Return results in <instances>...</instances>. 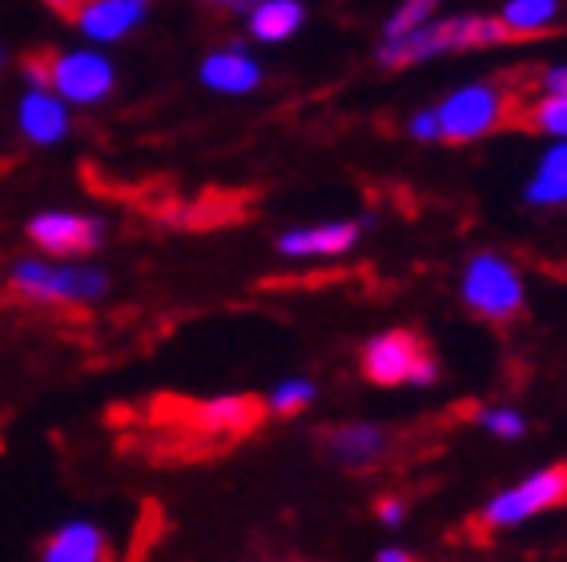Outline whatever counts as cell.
I'll list each match as a JSON object with an SVG mask.
<instances>
[{
    "label": "cell",
    "mask_w": 567,
    "mask_h": 562,
    "mask_svg": "<svg viewBox=\"0 0 567 562\" xmlns=\"http://www.w3.org/2000/svg\"><path fill=\"white\" fill-rule=\"evenodd\" d=\"M258 422H262V402L250 398V394H226V398L189 406L182 426H189L194 434H206V438H241Z\"/></svg>",
    "instance_id": "cell-9"
},
{
    "label": "cell",
    "mask_w": 567,
    "mask_h": 562,
    "mask_svg": "<svg viewBox=\"0 0 567 562\" xmlns=\"http://www.w3.org/2000/svg\"><path fill=\"white\" fill-rule=\"evenodd\" d=\"M44 4H49V9H56V12H61V17H69V21H73L76 0H44Z\"/></svg>",
    "instance_id": "cell-27"
},
{
    "label": "cell",
    "mask_w": 567,
    "mask_h": 562,
    "mask_svg": "<svg viewBox=\"0 0 567 562\" xmlns=\"http://www.w3.org/2000/svg\"><path fill=\"white\" fill-rule=\"evenodd\" d=\"M21 129H24V137L41 140V145L61 140L69 129L65 101L56 97L53 89H33V93L21 101Z\"/></svg>",
    "instance_id": "cell-13"
},
{
    "label": "cell",
    "mask_w": 567,
    "mask_h": 562,
    "mask_svg": "<svg viewBox=\"0 0 567 562\" xmlns=\"http://www.w3.org/2000/svg\"><path fill=\"white\" fill-rule=\"evenodd\" d=\"M29 238L49 258H85L105 241V226L85 214H41L29 221Z\"/></svg>",
    "instance_id": "cell-8"
},
{
    "label": "cell",
    "mask_w": 567,
    "mask_h": 562,
    "mask_svg": "<svg viewBox=\"0 0 567 562\" xmlns=\"http://www.w3.org/2000/svg\"><path fill=\"white\" fill-rule=\"evenodd\" d=\"M202 81H206L209 89H218V93H250V89H258V81H262V69L241 53V44H234L226 53L206 56Z\"/></svg>",
    "instance_id": "cell-15"
},
{
    "label": "cell",
    "mask_w": 567,
    "mask_h": 562,
    "mask_svg": "<svg viewBox=\"0 0 567 562\" xmlns=\"http://www.w3.org/2000/svg\"><path fill=\"white\" fill-rule=\"evenodd\" d=\"M435 9H439V0H403L399 12H394L391 21H386V29H382V41H386V37H403V33H411V29H419V24H426Z\"/></svg>",
    "instance_id": "cell-21"
},
{
    "label": "cell",
    "mask_w": 567,
    "mask_h": 562,
    "mask_svg": "<svg viewBox=\"0 0 567 562\" xmlns=\"http://www.w3.org/2000/svg\"><path fill=\"white\" fill-rule=\"evenodd\" d=\"M306 21V9L298 0H258L250 9V33L258 41H286L295 37Z\"/></svg>",
    "instance_id": "cell-17"
},
{
    "label": "cell",
    "mask_w": 567,
    "mask_h": 562,
    "mask_svg": "<svg viewBox=\"0 0 567 562\" xmlns=\"http://www.w3.org/2000/svg\"><path fill=\"white\" fill-rule=\"evenodd\" d=\"M354 241H359L354 221H330V226H306L282 233L278 253H286V258H339Z\"/></svg>",
    "instance_id": "cell-11"
},
{
    "label": "cell",
    "mask_w": 567,
    "mask_h": 562,
    "mask_svg": "<svg viewBox=\"0 0 567 562\" xmlns=\"http://www.w3.org/2000/svg\"><path fill=\"white\" fill-rule=\"evenodd\" d=\"M411 137L435 140L439 137V117H435V113H415V117H411Z\"/></svg>",
    "instance_id": "cell-23"
},
{
    "label": "cell",
    "mask_w": 567,
    "mask_h": 562,
    "mask_svg": "<svg viewBox=\"0 0 567 562\" xmlns=\"http://www.w3.org/2000/svg\"><path fill=\"white\" fill-rule=\"evenodd\" d=\"M515 33L495 17H447V21H426L403 37H386L379 49V61L386 69L419 65L426 56L458 53V49H487V44H507Z\"/></svg>",
    "instance_id": "cell-1"
},
{
    "label": "cell",
    "mask_w": 567,
    "mask_h": 562,
    "mask_svg": "<svg viewBox=\"0 0 567 562\" xmlns=\"http://www.w3.org/2000/svg\"><path fill=\"white\" fill-rule=\"evenodd\" d=\"M435 117H439V137L480 140L503 125V117H507V97H503L495 85L455 89V93L435 108Z\"/></svg>",
    "instance_id": "cell-6"
},
{
    "label": "cell",
    "mask_w": 567,
    "mask_h": 562,
    "mask_svg": "<svg viewBox=\"0 0 567 562\" xmlns=\"http://www.w3.org/2000/svg\"><path fill=\"white\" fill-rule=\"evenodd\" d=\"M556 17H559V0H507L499 21L515 37H532V33H544Z\"/></svg>",
    "instance_id": "cell-18"
},
{
    "label": "cell",
    "mask_w": 567,
    "mask_h": 562,
    "mask_svg": "<svg viewBox=\"0 0 567 562\" xmlns=\"http://www.w3.org/2000/svg\"><path fill=\"white\" fill-rule=\"evenodd\" d=\"M44 562H101L110 559V539L89 522H69L41 542Z\"/></svg>",
    "instance_id": "cell-12"
},
{
    "label": "cell",
    "mask_w": 567,
    "mask_h": 562,
    "mask_svg": "<svg viewBox=\"0 0 567 562\" xmlns=\"http://www.w3.org/2000/svg\"><path fill=\"white\" fill-rule=\"evenodd\" d=\"M315 382H306V378H290V382H282V386H274V394H270V410L274 414H282V418H290V414H298V410H306L310 402H315Z\"/></svg>",
    "instance_id": "cell-20"
},
{
    "label": "cell",
    "mask_w": 567,
    "mask_h": 562,
    "mask_svg": "<svg viewBox=\"0 0 567 562\" xmlns=\"http://www.w3.org/2000/svg\"><path fill=\"white\" fill-rule=\"evenodd\" d=\"M379 559H382V562H403V559H411V554L399 551V547H391V551H379Z\"/></svg>",
    "instance_id": "cell-28"
},
{
    "label": "cell",
    "mask_w": 567,
    "mask_h": 562,
    "mask_svg": "<svg viewBox=\"0 0 567 562\" xmlns=\"http://www.w3.org/2000/svg\"><path fill=\"white\" fill-rule=\"evenodd\" d=\"M153 0H76L73 21L89 41H121L150 17Z\"/></svg>",
    "instance_id": "cell-10"
},
{
    "label": "cell",
    "mask_w": 567,
    "mask_h": 562,
    "mask_svg": "<svg viewBox=\"0 0 567 562\" xmlns=\"http://www.w3.org/2000/svg\"><path fill=\"white\" fill-rule=\"evenodd\" d=\"M209 9H221V12H250L258 0H202Z\"/></svg>",
    "instance_id": "cell-25"
},
{
    "label": "cell",
    "mask_w": 567,
    "mask_h": 562,
    "mask_svg": "<svg viewBox=\"0 0 567 562\" xmlns=\"http://www.w3.org/2000/svg\"><path fill=\"white\" fill-rule=\"evenodd\" d=\"M12 293L44 305H85L110 290V278L89 266H49V261H17L9 278Z\"/></svg>",
    "instance_id": "cell-2"
},
{
    "label": "cell",
    "mask_w": 567,
    "mask_h": 562,
    "mask_svg": "<svg viewBox=\"0 0 567 562\" xmlns=\"http://www.w3.org/2000/svg\"><path fill=\"white\" fill-rule=\"evenodd\" d=\"M527 206H567V140L544 153V162L524 189Z\"/></svg>",
    "instance_id": "cell-16"
},
{
    "label": "cell",
    "mask_w": 567,
    "mask_h": 562,
    "mask_svg": "<svg viewBox=\"0 0 567 562\" xmlns=\"http://www.w3.org/2000/svg\"><path fill=\"white\" fill-rule=\"evenodd\" d=\"M527 125H535L547 137H564L567 140V93H547L544 101H535L527 108Z\"/></svg>",
    "instance_id": "cell-19"
},
{
    "label": "cell",
    "mask_w": 567,
    "mask_h": 562,
    "mask_svg": "<svg viewBox=\"0 0 567 562\" xmlns=\"http://www.w3.org/2000/svg\"><path fill=\"white\" fill-rule=\"evenodd\" d=\"M403 502H399V498H382L379 502V519L386 522V527H394V522H403Z\"/></svg>",
    "instance_id": "cell-24"
},
{
    "label": "cell",
    "mask_w": 567,
    "mask_h": 562,
    "mask_svg": "<svg viewBox=\"0 0 567 562\" xmlns=\"http://www.w3.org/2000/svg\"><path fill=\"white\" fill-rule=\"evenodd\" d=\"M556 507H567V466H547L539 475L524 478L519 487L503 490L499 498H492L483 507L480 522L492 530L519 527V522H527L539 510H556Z\"/></svg>",
    "instance_id": "cell-5"
},
{
    "label": "cell",
    "mask_w": 567,
    "mask_h": 562,
    "mask_svg": "<svg viewBox=\"0 0 567 562\" xmlns=\"http://www.w3.org/2000/svg\"><path fill=\"white\" fill-rule=\"evenodd\" d=\"M544 85H547V93H567V65L551 69V73L544 76Z\"/></svg>",
    "instance_id": "cell-26"
},
{
    "label": "cell",
    "mask_w": 567,
    "mask_h": 562,
    "mask_svg": "<svg viewBox=\"0 0 567 562\" xmlns=\"http://www.w3.org/2000/svg\"><path fill=\"white\" fill-rule=\"evenodd\" d=\"M362 374L374 386H403V382L431 386L439 378V366L411 330H391V334H379L367 342V350H362Z\"/></svg>",
    "instance_id": "cell-4"
},
{
    "label": "cell",
    "mask_w": 567,
    "mask_h": 562,
    "mask_svg": "<svg viewBox=\"0 0 567 562\" xmlns=\"http://www.w3.org/2000/svg\"><path fill=\"white\" fill-rule=\"evenodd\" d=\"M327 450L342 466H371L386 450V434L371 422H354V426H339L327 434Z\"/></svg>",
    "instance_id": "cell-14"
},
{
    "label": "cell",
    "mask_w": 567,
    "mask_h": 562,
    "mask_svg": "<svg viewBox=\"0 0 567 562\" xmlns=\"http://www.w3.org/2000/svg\"><path fill=\"white\" fill-rule=\"evenodd\" d=\"M0 61H4V56H0Z\"/></svg>",
    "instance_id": "cell-29"
},
{
    "label": "cell",
    "mask_w": 567,
    "mask_h": 562,
    "mask_svg": "<svg viewBox=\"0 0 567 562\" xmlns=\"http://www.w3.org/2000/svg\"><path fill=\"white\" fill-rule=\"evenodd\" d=\"M480 426H487V430L499 434V438H519V434L527 430L524 418L515 410H507V406H503V410H480Z\"/></svg>",
    "instance_id": "cell-22"
},
{
    "label": "cell",
    "mask_w": 567,
    "mask_h": 562,
    "mask_svg": "<svg viewBox=\"0 0 567 562\" xmlns=\"http://www.w3.org/2000/svg\"><path fill=\"white\" fill-rule=\"evenodd\" d=\"M463 302L487 322H512L524 310V281L512 261L499 253H480L471 258L463 273Z\"/></svg>",
    "instance_id": "cell-3"
},
{
    "label": "cell",
    "mask_w": 567,
    "mask_h": 562,
    "mask_svg": "<svg viewBox=\"0 0 567 562\" xmlns=\"http://www.w3.org/2000/svg\"><path fill=\"white\" fill-rule=\"evenodd\" d=\"M49 89L73 105H97L113 93V65L97 53H53Z\"/></svg>",
    "instance_id": "cell-7"
}]
</instances>
